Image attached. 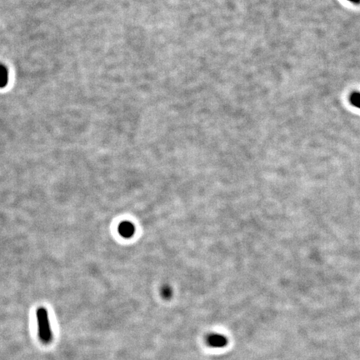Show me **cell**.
Here are the masks:
<instances>
[{
	"label": "cell",
	"instance_id": "cell-5",
	"mask_svg": "<svg viewBox=\"0 0 360 360\" xmlns=\"http://www.w3.org/2000/svg\"><path fill=\"white\" fill-rule=\"evenodd\" d=\"M350 101L352 102V105H354L355 107L360 108V92H352L350 96Z\"/></svg>",
	"mask_w": 360,
	"mask_h": 360
},
{
	"label": "cell",
	"instance_id": "cell-7",
	"mask_svg": "<svg viewBox=\"0 0 360 360\" xmlns=\"http://www.w3.org/2000/svg\"><path fill=\"white\" fill-rule=\"evenodd\" d=\"M348 1H350V2H354V4H360V0H348Z\"/></svg>",
	"mask_w": 360,
	"mask_h": 360
},
{
	"label": "cell",
	"instance_id": "cell-2",
	"mask_svg": "<svg viewBox=\"0 0 360 360\" xmlns=\"http://www.w3.org/2000/svg\"><path fill=\"white\" fill-rule=\"evenodd\" d=\"M208 344L212 348H224L228 344V338L222 334H212L207 338Z\"/></svg>",
	"mask_w": 360,
	"mask_h": 360
},
{
	"label": "cell",
	"instance_id": "cell-4",
	"mask_svg": "<svg viewBox=\"0 0 360 360\" xmlns=\"http://www.w3.org/2000/svg\"><path fill=\"white\" fill-rule=\"evenodd\" d=\"M8 81V74L4 65L0 64V88H4L7 85Z\"/></svg>",
	"mask_w": 360,
	"mask_h": 360
},
{
	"label": "cell",
	"instance_id": "cell-1",
	"mask_svg": "<svg viewBox=\"0 0 360 360\" xmlns=\"http://www.w3.org/2000/svg\"><path fill=\"white\" fill-rule=\"evenodd\" d=\"M38 334L40 341L47 344L52 340L48 314L45 308L40 307L37 310Z\"/></svg>",
	"mask_w": 360,
	"mask_h": 360
},
{
	"label": "cell",
	"instance_id": "cell-6",
	"mask_svg": "<svg viewBox=\"0 0 360 360\" xmlns=\"http://www.w3.org/2000/svg\"><path fill=\"white\" fill-rule=\"evenodd\" d=\"M172 294V290H171L170 286H164V288H162V290H161V294H162V297L167 298V300L171 298Z\"/></svg>",
	"mask_w": 360,
	"mask_h": 360
},
{
	"label": "cell",
	"instance_id": "cell-3",
	"mask_svg": "<svg viewBox=\"0 0 360 360\" xmlns=\"http://www.w3.org/2000/svg\"><path fill=\"white\" fill-rule=\"evenodd\" d=\"M118 234H120L122 238H130L134 234L135 227L132 222L128 221H124L118 225Z\"/></svg>",
	"mask_w": 360,
	"mask_h": 360
}]
</instances>
